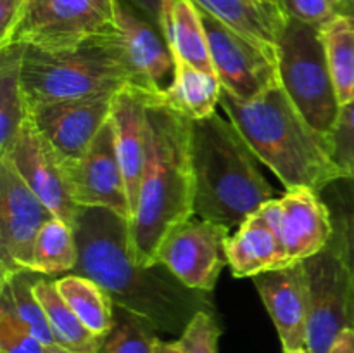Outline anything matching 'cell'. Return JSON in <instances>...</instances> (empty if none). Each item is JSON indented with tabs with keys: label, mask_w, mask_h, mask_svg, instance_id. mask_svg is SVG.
Here are the masks:
<instances>
[{
	"label": "cell",
	"mask_w": 354,
	"mask_h": 353,
	"mask_svg": "<svg viewBox=\"0 0 354 353\" xmlns=\"http://www.w3.org/2000/svg\"><path fill=\"white\" fill-rule=\"evenodd\" d=\"M78 263L73 273L95 280L123 308L158 332L182 334L194 315L213 310L207 293L183 286L165 265L142 266L128 249V220L107 208H80L73 224Z\"/></svg>",
	"instance_id": "1"
},
{
	"label": "cell",
	"mask_w": 354,
	"mask_h": 353,
	"mask_svg": "<svg viewBox=\"0 0 354 353\" xmlns=\"http://www.w3.org/2000/svg\"><path fill=\"white\" fill-rule=\"evenodd\" d=\"M192 120L154 97L147 109V145L137 204L128 224V249L135 263L158 265L165 239L194 217Z\"/></svg>",
	"instance_id": "2"
},
{
	"label": "cell",
	"mask_w": 354,
	"mask_h": 353,
	"mask_svg": "<svg viewBox=\"0 0 354 353\" xmlns=\"http://www.w3.org/2000/svg\"><path fill=\"white\" fill-rule=\"evenodd\" d=\"M220 104L256 158L287 190L308 187L320 192L342 179L332 158L330 135L301 114L282 83L252 100L239 99L221 87Z\"/></svg>",
	"instance_id": "3"
},
{
	"label": "cell",
	"mask_w": 354,
	"mask_h": 353,
	"mask_svg": "<svg viewBox=\"0 0 354 353\" xmlns=\"http://www.w3.org/2000/svg\"><path fill=\"white\" fill-rule=\"evenodd\" d=\"M194 213L234 230L268 201L275 190L259 159L230 120L214 113L192 121Z\"/></svg>",
	"instance_id": "4"
},
{
	"label": "cell",
	"mask_w": 354,
	"mask_h": 353,
	"mask_svg": "<svg viewBox=\"0 0 354 353\" xmlns=\"http://www.w3.org/2000/svg\"><path fill=\"white\" fill-rule=\"evenodd\" d=\"M130 83L140 85L118 28L66 48L24 45L21 85L30 109L59 100L116 93Z\"/></svg>",
	"instance_id": "5"
},
{
	"label": "cell",
	"mask_w": 354,
	"mask_h": 353,
	"mask_svg": "<svg viewBox=\"0 0 354 353\" xmlns=\"http://www.w3.org/2000/svg\"><path fill=\"white\" fill-rule=\"evenodd\" d=\"M280 83L304 118L330 135L341 114L318 28L289 17L279 40Z\"/></svg>",
	"instance_id": "6"
},
{
	"label": "cell",
	"mask_w": 354,
	"mask_h": 353,
	"mask_svg": "<svg viewBox=\"0 0 354 353\" xmlns=\"http://www.w3.org/2000/svg\"><path fill=\"white\" fill-rule=\"evenodd\" d=\"M116 30V0H26L12 44L66 48Z\"/></svg>",
	"instance_id": "7"
},
{
	"label": "cell",
	"mask_w": 354,
	"mask_h": 353,
	"mask_svg": "<svg viewBox=\"0 0 354 353\" xmlns=\"http://www.w3.org/2000/svg\"><path fill=\"white\" fill-rule=\"evenodd\" d=\"M201 14L214 73L227 92L242 100H252L279 85V48L249 40L206 10L201 9Z\"/></svg>",
	"instance_id": "8"
},
{
	"label": "cell",
	"mask_w": 354,
	"mask_h": 353,
	"mask_svg": "<svg viewBox=\"0 0 354 353\" xmlns=\"http://www.w3.org/2000/svg\"><path fill=\"white\" fill-rule=\"evenodd\" d=\"M303 265L308 277L306 348L328 353L339 332L353 325L351 275L330 244Z\"/></svg>",
	"instance_id": "9"
},
{
	"label": "cell",
	"mask_w": 354,
	"mask_h": 353,
	"mask_svg": "<svg viewBox=\"0 0 354 353\" xmlns=\"http://www.w3.org/2000/svg\"><path fill=\"white\" fill-rule=\"evenodd\" d=\"M54 213L26 185L12 161L0 156V272L30 270L38 232Z\"/></svg>",
	"instance_id": "10"
},
{
	"label": "cell",
	"mask_w": 354,
	"mask_h": 353,
	"mask_svg": "<svg viewBox=\"0 0 354 353\" xmlns=\"http://www.w3.org/2000/svg\"><path fill=\"white\" fill-rule=\"evenodd\" d=\"M228 237L230 228L194 215L165 239L158 263L189 289L211 293L228 263L225 253Z\"/></svg>",
	"instance_id": "11"
},
{
	"label": "cell",
	"mask_w": 354,
	"mask_h": 353,
	"mask_svg": "<svg viewBox=\"0 0 354 353\" xmlns=\"http://www.w3.org/2000/svg\"><path fill=\"white\" fill-rule=\"evenodd\" d=\"M258 213L280 239L289 265L304 262L330 244L334 227L318 190L289 189L282 197L263 204Z\"/></svg>",
	"instance_id": "12"
},
{
	"label": "cell",
	"mask_w": 354,
	"mask_h": 353,
	"mask_svg": "<svg viewBox=\"0 0 354 353\" xmlns=\"http://www.w3.org/2000/svg\"><path fill=\"white\" fill-rule=\"evenodd\" d=\"M3 156L12 161L21 179L54 213V217L73 227L80 206L73 196L69 172L57 152L38 130L30 111L12 147Z\"/></svg>",
	"instance_id": "13"
},
{
	"label": "cell",
	"mask_w": 354,
	"mask_h": 353,
	"mask_svg": "<svg viewBox=\"0 0 354 353\" xmlns=\"http://www.w3.org/2000/svg\"><path fill=\"white\" fill-rule=\"evenodd\" d=\"M116 93L80 97L44 104L28 111L38 130L52 145L66 168L75 166L85 156L93 138L111 118Z\"/></svg>",
	"instance_id": "14"
},
{
	"label": "cell",
	"mask_w": 354,
	"mask_h": 353,
	"mask_svg": "<svg viewBox=\"0 0 354 353\" xmlns=\"http://www.w3.org/2000/svg\"><path fill=\"white\" fill-rule=\"evenodd\" d=\"M69 179L73 196L80 208H107L128 221L131 220L130 201L111 118L100 128L85 156L69 168Z\"/></svg>",
	"instance_id": "15"
},
{
	"label": "cell",
	"mask_w": 354,
	"mask_h": 353,
	"mask_svg": "<svg viewBox=\"0 0 354 353\" xmlns=\"http://www.w3.org/2000/svg\"><path fill=\"white\" fill-rule=\"evenodd\" d=\"M116 28L140 85L165 92L173 82L176 61L161 30L127 0H116Z\"/></svg>",
	"instance_id": "16"
},
{
	"label": "cell",
	"mask_w": 354,
	"mask_h": 353,
	"mask_svg": "<svg viewBox=\"0 0 354 353\" xmlns=\"http://www.w3.org/2000/svg\"><path fill=\"white\" fill-rule=\"evenodd\" d=\"M252 280L279 332L282 348H306L308 277L303 262L259 273Z\"/></svg>",
	"instance_id": "17"
},
{
	"label": "cell",
	"mask_w": 354,
	"mask_h": 353,
	"mask_svg": "<svg viewBox=\"0 0 354 353\" xmlns=\"http://www.w3.org/2000/svg\"><path fill=\"white\" fill-rule=\"evenodd\" d=\"M161 92H154L142 85H124L118 90L113 100L111 120L116 134V149L127 185L131 215L138 197L142 172L145 163V145H147V109L149 104ZM130 224V221H128Z\"/></svg>",
	"instance_id": "18"
},
{
	"label": "cell",
	"mask_w": 354,
	"mask_h": 353,
	"mask_svg": "<svg viewBox=\"0 0 354 353\" xmlns=\"http://www.w3.org/2000/svg\"><path fill=\"white\" fill-rule=\"evenodd\" d=\"M225 253L232 273L239 279H254L259 273L289 265L282 242L258 211L227 239Z\"/></svg>",
	"instance_id": "19"
},
{
	"label": "cell",
	"mask_w": 354,
	"mask_h": 353,
	"mask_svg": "<svg viewBox=\"0 0 354 353\" xmlns=\"http://www.w3.org/2000/svg\"><path fill=\"white\" fill-rule=\"evenodd\" d=\"M159 30L176 62L216 75L203 14L194 0H165Z\"/></svg>",
	"instance_id": "20"
},
{
	"label": "cell",
	"mask_w": 354,
	"mask_h": 353,
	"mask_svg": "<svg viewBox=\"0 0 354 353\" xmlns=\"http://www.w3.org/2000/svg\"><path fill=\"white\" fill-rule=\"evenodd\" d=\"M197 6L237 33L263 47L279 48L289 16L282 7L259 0H194Z\"/></svg>",
	"instance_id": "21"
},
{
	"label": "cell",
	"mask_w": 354,
	"mask_h": 353,
	"mask_svg": "<svg viewBox=\"0 0 354 353\" xmlns=\"http://www.w3.org/2000/svg\"><path fill=\"white\" fill-rule=\"evenodd\" d=\"M220 99L221 83L218 76L183 62H176L171 85L162 92L166 106L192 121L216 113Z\"/></svg>",
	"instance_id": "22"
},
{
	"label": "cell",
	"mask_w": 354,
	"mask_h": 353,
	"mask_svg": "<svg viewBox=\"0 0 354 353\" xmlns=\"http://www.w3.org/2000/svg\"><path fill=\"white\" fill-rule=\"evenodd\" d=\"M35 294L44 307L47 320L50 324L55 345L75 353H99L104 338L93 334L78 315L62 300L54 280L38 277L35 280Z\"/></svg>",
	"instance_id": "23"
},
{
	"label": "cell",
	"mask_w": 354,
	"mask_h": 353,
	"mask_svg": "<svg viewBox=\"0 0 354 353\" xmlns=\"http://www.w3.org/2000/svg\"><path fill=\"white\" fill-rule=\"evenodd\" d=\"M23 44L0 48V156L12 147L28 114L21 85Z\"/></svg>",
	"instance_id": "24"
},
{
	"label": "cell",
	"mask_w": 354,
	"mask_h": 353,
	"mask_svg": "<svg viewBox=\"0 0 354 353\" xmlns=\"http://www.w3.org/2000/svg\"><path fill=\"white\" fill-rule=\"evenodd\" d=\"M62 300L78 315L80 320L93 332L106 338L114 325L116 307L109 294L95 282L80 273H69L54 280Z\"/></svg>",
	"instance_id": "25"
},
{
	"label": "cell",
	"mask_w": 354,
	"mask_h": 353,
	"mask_svg": "<svg viewBox=\"0 0 354 353\" xmlns=\"http://www.w3.org/2000/svg\"><path fill=\"white\" fill-rule=\"evenodd\" d=\"M339 104L354 100V17L339 14L320 28Z\"/></svg>",
	"instance_id": "26"
},
{
	"label": "cell",
	"mask_w": 354,
	"mask_h": 353,
	"mask_svg": "<svg viewBox=\"0 0 354 353\" xmlns=\"http://www.w3.org/2000/svg\"><path fill=\"white\" fill-rule=\"evenodd\" d=\"M78 263V244L75 230L61 218L54 217L38 232L33 248L31 272L55 275L73 273Z\"/></svg>",
	"instance_id": "27"
},
{
	"label": "cell",
	"mask_w": 354,
	"mask_h": 353,
	"mask_svg": "<svg viewBox=\"0 0 354 353\" xmlns=\"http://www.w3.org/2000/svg\"><path fill=\"white\" fill-rule=\"evenodd\" d=\"M332 218L330 246L348 269L354 286V179H337L320 190Z\"/></svg>",
	"instance_id": "28"
},
{
	"label": "cell",
	"mask_w": 354,
	"mask_h": 353,
	"mask_svg": "<svg viewBox=\"0 0 354 353\" xmlns=\"http://www.w3.org/2000/svg\"><path fill=\"white\" fill-rule=\"evenodd\" d=\"M33 275L35 272H30V270H21V272L9 273V275L2 277V286L9 293L17 317L30 329L31 334L38 341L44 343L45 346H52L55 345V339L54 334H52L50 324H48L44 307H41L37 294H35L33 287L35 280L38 277L31 279Z\"/></svg>",
	"instance_id": "29"
},
{
	"label": "cell",
	"mask_w": 354,
	"mask_h": 353,
	"mask_svg": "<svg viewBox=\"0 0 354 353\" xmlns=\"http://www.w3.org/2000/svg\"><path fill=\"white\" fill-rule=\"evenodd\" d=\"M158 331L149 322L116 307L114 325L99 353H154Z\"/></svg>",
	"instance_id": "30"
},
{
	"label": "cell",
	"mask_w": 354,
	"mask_h": 353,
	"mask_svg": "<svg viewBox=\"0 0 354 353\" xmlns=\"http://www.w3.org/2000/svg\"><path fill=\"white\" fill-rule=\"evenodd\" d=\"M45 348L17 317L6 287H0V353H45Z\"/></svg>",
	"instance_id": "31"
},
{
	"label": "cell",
	"mask_w": 354,
	"mask_h": 353,
	"mask_svg": "<svg viewBox=\"0 0 354 353\" xmlns=\"http://www.w3.org/2000/svg\"><path fill=\"white\" fill-rule=\"evenodd\" d=\"M221 329L213 310H201L187 324L178 338L182 353H218Z\"/></svg>",
	"instance_id": "32"
},
{
	"label": "cell",
	"mask_w": 354,
	"mask_h": 353,
	"mask_svg": "<svg viewBox=\"0 0 354 353\" xmlns=\"http://www.w3.org/2000/svg\"><path fill=\"white\" fill-rule=\"evenodd\" d=\"M330 141L332 158L342 179H354V100L341 107Z\"/></svg>",
	"instance_id": "33"
},
{
	"label": "cell",
	"mask_w": 354,
	"mask_h": 353,
	"mask_svg": "<svg viewBox=\"0 0 354 353\" xmlns=\"http://www.w3.org/2000/svg\"><path fill=\"white\" fill-rule=\"evenodd\" d=\"M280 6L289 17L318 30L339 16V2L335 0H280Z\"/></svg>",
	"instance_id": "34"
},
{
	"label": "cell",
	"mask_w": 354,
	"mask_h": 353,
	"mask_svg": "<svg viewBox=\"0 0 354 353\" xmlns=\"http://www.w3.org/2000/svg\"><path fill=\"white\" fill-rule=\"evenodd\" d=\"M26 0H0V48L9 47Z\"/></svg>",
	"instance_id": "35"
},
{
	"label": "cell",
	"mask_w": 354,
	"mask_h": 353,
	"mask_svg": "<svg viewBox=\"0 0 354 353\" xmlns=\"http://www.w3.org/2000/svg\"><path fill=\"white\" fill-rule=\"evenodd\" d=\"M127 2H130L133 7H137L147 19H151L152 23L159 28L165 0H127Z\"/></svg>",
	"instance_id": "36"
},
{
	"label": "cell",
	"mask_w": 354,
	"mask_h": 353,
	"mask_svg": "<svg viewBox=\"0 0 354 353\" xmlns=\"http://www.w3.org/2000/svg\"><path fill=\"white\" fill-rule=\"evenodd\" d=\"M328 353H354V327L349 325V327L342 329L339 332V336L335 338V341L332 343Z\"/></svg>",
	"instance_id": "37"
},
{
	"label": "cell",
	"mask_w": 354,
	"mask_h": 353,
	"mask_svg": "<svg viewBox=\"0 0 354 353\" xmlns=\"http://www.w3.org/2000/svg\"><path fill=\"white\" fill-rule=\"evenodd\" d=\"M154 353H182L176 341H165L158 336L154 341Z\"/></svg>",
	"instance_id": "38"
},
{
	"label": "cell",
	"mask_w": 354,
	"mask_h": 353,
	"mask_svg": "<svg viewBox=\"0 0 354 353\" xmlns=\"http://www.w3.org/2000/svg\"><path fill=\"white\" fill-rule=\"evenodd\" d=\"M339 14L354 17V0H342V2L339 3Z\"/></svg>",
	"instance_id": "39"
},
{
	"label": "cell",
	"mask_w": 354,
	"mask_h": 353,
	"mask_svg": "<svg viewBox=\"0 0 354 353\" xmlns=\"http://www.w3.org/2000/svg\"><path fill=\"white\" fill-rule=\"evenodd\" d=\"M45 353H75V352H69V350L62 348V346H59V345H52V346H47V348H45Z\"/></svg>",
	"instance_id": "40"
},
{
	"label": "cell",
	"mask_w": 354,
	"mask_h": 353,
	"mask_svg": "<svg viewBox=\"0 0 354 353\" xmlns=\"http://www.w3.org/2000/svg\"><path fill=\"white\" fill-rule=\"evenodd\" d=\"M283 353H311L308 348H297V350H283Z\"/></svg>",
	"instance_id": "41"
},
{
	"label": "cell",
	"mask_w": 354,
	"mask_h": 353,
	"mask_svg": "<svg viewBox=\"0 0 354 353\" xmlns=\"http://www.w3.org/2000/svg\"><path fill=\"white\" fill-rule=\"evenodd\" d=\"M263 3H270V6H275V7H282L280 6V0H259Z\"/></svg>",
	"instance_id": "42"
},
{
	"label": "cell",
	"mask_w": 354,
	"mask_h": 353,
	"mask_svg": "<svg viewBox=\"0 0 354 353\" xmlns=\"http://www.w3.org/2000/svg\"><path fill=\"white\" fill-rule=\"evenodd\" d=\"M351 317H353V327H354V293H353V307H351Z\"/></svg>",
	"instance_id": "43"
},
{
	"label": "cell",
	"mask_w": 354,
	"mask_h": 353,
	"mask_svg": "<svg viewBox=\"0 0 354 353\" xmlns=\"http://www.w3.org/2000/svg\"><path fill=\"white\" fill-rule=\"evenodd\" d=\"M335 2H339V3H341V2H342V0H335Z\"/></svg>",
	"instance_id": "44"
}]
</instances>
